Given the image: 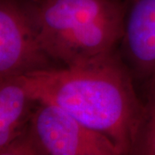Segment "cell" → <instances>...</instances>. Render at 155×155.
I'll return each mask as SVG.
<instances>
[{
  "mask_svg": "<svg viewBox=\"0 0 155 155\" xmlns=\"http://www.w3.org/2000/svg\"><path fill=\"white\" fill-rule=\"evenodd\" d=\"M15 78L33 100L61 107L85 127L109 137L122 154L134 152L147 108L127 70L113 54L84 65Z\"/></svg>",
  "mask_w": 155,
  "mask_h": 155,
  "instance_id": "obj_1",
  "label": "cell"
},
{
  "mask_svg": "<svg viewBox=\"0 0 155 155\" xmlns=\"http://www.w3.org/2000/svg\"><path fill=\"white\" fill-rule=\"evenodd\" d=\"M27 8L42 48L66 67L110 55L123 36L117 0H34Z\"/></svg>",
  "mask_w": 155,
  "mask_h": 155,
  "instance_id": "obj_2",
  "label": "cell"
},
{
  "mask_svg": "<svg viewBox=\"0 0 155 155\" xmlns=\"http://www.w3.org/2000/svg\"><path fill=\"white\" fill-rule=\"evenodd\" d=\"M1 155H117L110 139L54 104L35 101L22 134Z\"/></svg>",
  "mask_w": 155,
  "mask_h": 155,
  "instance_id": "obj_3",
  "label": "cell"
},
{
  "mask_svg": "<svg viewBox=\"0 0 155 155\" xmlns=\"http://www.w3.org/2000/svg\"><path fill=\"white\" fill-rule=\"evenodd\" d=\"M27 6L17 0L0 1V79L52 68Z\"/></svg>",
  "mask_w": 155,
  "mask_h": 155,
  "instance_id": "obj_4",
  "label": "cell"
},
{
  "mask_svg": "<svg viewBox=\"0 0 155 155\" xmlns=\"http://www.w3.org/2000/svg\"><path fill=\"white\" fill-rule=\"evenodd\" d=\"M122 41L135 72L148 80L155 73V0H134Z\"/></svg>",
  "mask_w": 155,
  "mask_h": 155,
  "instance_id": "obj_5",
  "label": "cell"
},
{
  "mask_svg": "<svg viewBox=\"0 0 155 155\" xmlns=\"http://www.w3.org/2000/svg\"><path fill=\"white\" fill-rule=\"evenodd\" d=\"M35 102L16 78L1 79L0 153L22 134Z\"/></svg>",
  "mask_w": 155,
  "mask_h": 155,
  "instance_id": "obj_6",
  "label": "cell"
},
{
  "mask_svg": "<svg viewBox=\"0 0 155 155\" xmlns=\"http://www.w3.org/2000/svg\"><path fill=\"white\" fill-rule=\"evenodd\" d=\"M133 153L155 155V114H147L146 122Z\"/></svg>",
  "mask_w": 155,
  "mask_h": 155,
  "instance_id": "obj_7",
  "label": "cell"
},
{
  "mask_svg": "<svg viewBox=\"0 0 155 155\" xmlns=\"http://www.w3.org/2000/svg\"><path fill=\"white\" fill-rule=\"evenodd\" d=\"M147 90V101L146 104L147 114H155V73L150 78Z\"/></svg>",
  "mask_w": 155,
  "mask_h": 155,
  "instance_id": "obj_8",
  "label": "cell"
}]
</instances>
